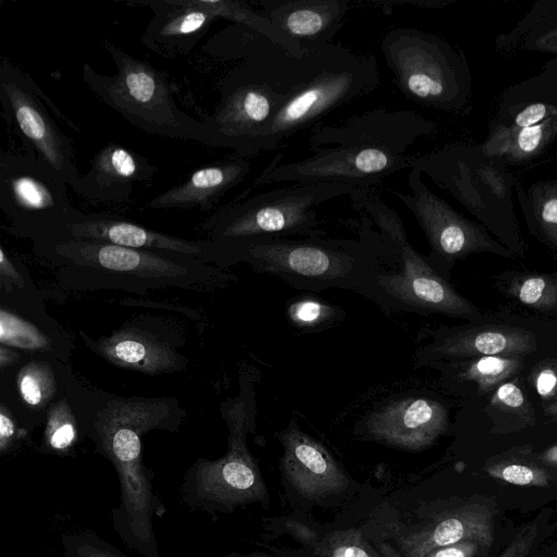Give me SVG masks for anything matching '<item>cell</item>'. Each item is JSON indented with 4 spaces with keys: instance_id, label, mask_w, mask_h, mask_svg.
<instances>
[{
    "instance_id": "obj_1",
    "label": "cell",
    "mask_w": 557,
    "mask_h": 557,
    "mask_svg": "<svg viewBox=\"0 0 557 557\" xmlns=\"http://www.w3.org/2000/svg\"><path fill=\"white\" fill-rule=\"evenodd\" d=\"M437 124L412 110L377 108L354 115L337 125L311 128V154L280 163L277 154L255 181L272 183H335L371 188L385 177L411 169L417 154L410 147L437 132Z\"/></svg>"
},
{
    "instance_id": "obj_2",
    "label": "cell",
    "mask_w": 557,
    "mask_h": 557,
    "mask_svg": "<svg viewBox=\"0 0 557 557\" xmlns=\"http://www.w3.org/2000/svg\"><path fill=\"white\" fill-rule=\"evenodd\" d=\"M248 44L239 51L243 61L220 81V99L202 120L210 147L227 148L247 159L256 156L261 134L301 77V60L256 33Z\"/></svg>"
},
{
    "instance_id": "obj_3",
    "label": "cell",
    "mask_w": 557,
    "mask_h": 557,
    "mask_svg": "<svg viewBox=\"0 0 557 557\" xmlns=\"http://www.w3.org/2000/svg\"><path fill=\"white\" fill-rule=\"evenodd\" d=\"M232 264L281 277L298 289L344 288L375 300V275L382 244L370 238L324 239L270 237L224 242Z\"/></svg>"
},
{
    "instance_id": "obj_4",
    "label": "cell",
    "mask_w": 557,
    "mask_h": 557,
    "mask_svg": "<svg viewBox=\"0 0 557 557\" xmlns=\"http://www.w3.org/2000/svg\"><path fill=\"white\" fill-rule=\"evenodd\" d=\"M380 71L373 54L330 44L301 59V77L261 134L256 154L284 148L286 143L319 124L329 113L374 91Z\"/></svg>"
},
{
    "instance_id": "obj_5",
    "label": "cell",
    "mask_w": 557,
    "mask_h": 557,
    "mask_svg": "<svg viewBox=\"0 0 557 557\" xmlns=\"http://www.w3.org/2000/svg\"><path fill=\"white\" fill-rule=\"evenodd\" d=\"M412 168L446 190L513 255L522 257L525 243L515 213L513 170L486 154L480 144L453 143L417 154Z\"/></svg>"
},
{
    "instance_id": "obj_6",
    "label": "cell",
    "mask_w": 557,
    "mask_h": 557,
    "mask_svg": "<svg viewBox=\"0 0 557 557\" xmlns=\"http://www.w3.org/2000/svg\"><path fill=\"white\" fill-rule=\"evenodd\" d=\"M349 197L352 207L377 227L383 249L391 252L399 264L396 272L377 271V302L419 313L478 318L476 307L436 272L426 256L411 246L400 216L372 188H357Z\"/></svg>"
},
{
    "instance_id": "obj_7",
    "label": "cell",
    "mask_w": 557,
    "mask_h": 557,
    "mask_svg": "<svg viewBox=\"0 0 557 557\" xmlns=\"http://www.w3.org/2000/svg\"><path fill=\"white\" fill-rule=\"evenodd\" d=\"M103 47L115 64V74H101L87 62L82 67L84 82L98 99L148 134L210 146L203 121L178 108L165 72L109 40Z\"/></svg>"
},
{
    "instance_id": "obj_8",
    "label": "cell",
    "mask_w": 557,
    "mask_h": 557,
    "mask_svg": "<svg viewBox=\"0 0 557 557\" xmlns=\"http://www.w3.org/2000/svg\"><path fill=\"white\" fill-rule=\"evenodd\" d=\"M380 48L407 99L449 114L470 110L472 76L460 49L433 33L412 27L389 29Z\"/></svg>"
},
{
    "instance_id": "obj_9",
    "label": "cell",
    "mask_w": 557,
    "mask_h": 557,
    "mask_svg": "<svg viewBox=\"0 0 557 557\" xmlns=\"http://www.w3.org/2000/svg\"><path fill=\"white\" fill-rule=\"evenodd\" d=\"M45 255L64 267L95 271L113 277V283L132 287L176 286L207 288L225 283L231 275L198 259L147 249L123 247L110 243L62 237L38 243Z\"/></svg>"
},
{
    "instance_id": "obj_10",
    "label": "cell",
    "mask_w": 557,
    "mask_h": 557,
    "mask_svg": "<svg viewBox=\"0 0 557 557\" xmlns=\"http://www.w3.org/2000/svg\"><path fill=\"white\" fill-rule=\"evenodd\" d=\"M354 186L335 183L293 184L263 191L218 210L202 228L210 240L224 243L252 238L304 236L321 237L315 207L342 195Z\"/></svg>"
},
{
    "instance_id": "obj_11",
    "label": "cell",
    "mask_w": 557,
    "mask_h": 557,
    "mask_svg": "<svg viewBox=\"0 0 557 557\" xmlns=\"http://www.w3.org/2000/svg\"><path fill=\"white\" fill-rule=\"evenodd\" d=\"M221 410L230 430L226 454L216 460L198 458L182 484L185 503L210 512L232 509L267 496L257 463L246 444L256 418L250 381L242 379L239 395L224 401Z\"/></svg>"
},
{
    "instance_id": "obj_12",
    "label": "cell",
    "mask_w": 557,
    "mask_h": 557,
    "mask_svg": "<svg viewBox=\"0 0 557 557\" xmlns=\"http://www.w3.org/2000/svg\"><path fill=\"white\" fill-rule=\"evenodd\" d=\"M149 432L135 418L112 421L95 433L98 449L116 470L120 503L112 510V524L123 543L143 557H159L153 517L165 507L154 493L148 469L141 460V436Z\"/></svg>"
},
{
    "instance_id": "obj_13",
    "label": "cell",
    "mask_w": 557,
    "mask_h": 557,
    "mask_svg": "<svg viewBox=\"0 0 557 557\" xmlns=\"http://www.w3.org/2000/svg\"><path fill=\"white\" fill-rule=\"evenodd\" d=\"M0 208L12 231L37 244L64 237L78 211L63 180L26 151L0 153Z\"/></svg>"
},
{
    "instance_id": "obj_14",
    "label": "cell",
    "mask_w": 557,
    "mask_h": 557,
    "mask_svg": "<svg viewBox=\"0 0 557 557\" xmlns=\"http://www.w3.org/2000/svg\"><path fill=\"white\" fill-rule=\"evenodd\" d=\"M2 116L16 133L25 151L53 170L74 188L79 178L71 138L50 115L33 77L10 58L0 59Z\"/></svg>"
},
{
    "instance_id": "obj_15",
    "label": "cell",
    "mask_w": 557,
    "mask_h": 557,
    "mask_svg": "<svg viewBox=\"0 0 557 557\" xmlns=\"http://www.w3.org/2000/svg\"><path fill=\"white\" fill-rule=\"evenodd\" d=\"M422 175L419 169H409V193L393 190L392 194L419 223L430 245L428 260L437 273L446 278L456 261L474 253L515 258L484 226L466 218L434 194Z\"/></svg>"
},
{
    "instance_id": "obj_16",
    "label": "cell",
    "mask_w": 557,
    "mask_h": 557,
    "mask_svg": "<svg viewBox=\"0 0 557 557\" xmlns=\"http://www.w3.org/2000/svg\"><path fill=\"white\" fill-rule=\"evenodd\" d=\"M65 237L110 243L123 247L173 252L191 257L219 268L231 265L226 243L188 240L164 234L109 213L78 210L67 226Z\"/></svg>"
},
{
    "instance_id": "obj_17",
    "label": "cell",
    "mask_w": 557,
    "mask_h": 557,
    "mask_svg": "<svg viewBox=\"0 0 557 557\" xmlns=\"http://www.w3.org/2000/svg\"><path fill=\"white\" fill-rule=\"evenodd\" d=\"M278 39V48L301 60L332 44L343 27L351 0H270L261 2Z\"/></svg>"
},
{
    "instance_id": "obj_18",
    "label": "cell",
    "mask_w": 557,
    "mask_h": 557,
    "mask_svg": "<svg viewBox=\"0 0 557 557\" xmlns=\"http://www.w3.org/2000/svg\"><path fill=\"white\" fill-rule=\"evenodd\" d=\"M363 430L374 440L405 449L431 445L448 425L446 407L425 396H408L382 405L363 419Z\"/></svg>"
},
{
    "instance_id": "obj_19",
    "label": "cell",
    "mask_w": 557,
    "mask_h": 557,
    "mask_svg": "<svg viewBox=\"0 0 557 557\" xmlns=\"http://www.w3.org/2000/svg\"><path fill=\"white\" fill-rule=\"evenodd\" d=\"M429 336L417 352L419 363L428 366L484 356L519 357L537 347L532 333L508 325L441 329Z\"/></svg>"
},
{
    "instance_id": "obj_20",
    "label": "cell",
    "mask_w": 557,
    "mask_h": 557,
    "mask_svg": "<svg viewBox=\"0 0 557 557\" xmlns=\"http://www.w3.org/2000/svg\"><path fill=\"white\" fill-rule=\"evenodd\" d=\"M126 4L149 7L153 13L140 40L164 58L186 55L219 17L206 0H136Z\"/></svg>"
},
{
    "instance_id": "obj_21",
    "label": "cell",
    "mask_w": 557,
    "mask_h": 557,
    "mask_svg": "<svg viewBox=\"0 0 557 557\" xmlns=\"http://www.w3.org/2000/svg\"><path fill=\"white\" fill-rule=\"evenodd\" d=\"M156 173L147 157L109 143L92 157L73 190L92 203H122L131 199L136 185L148 184Z\"/></svg>"
},
{
    "instance_id": "obj_22",
    "label": "cell",
    "mask_w": 557,
    "mask_h": 557,
    "mask_svg": "<svg viewBox=\"0 0 557 557\" xmlns=\"http://www.w3.org/2000/svg\"><path fill=\"white\" fill-rule=\"evenodd\" d=\"M282 468L289 483L307 497H320L347 486V478L330 453L290 420L278 433Z\"/></svg>"
},
{
    "instance_id": "obj_23",
    "label": "cell",
    "mask_w": 557,
    "mask_h": 557,
    "mask_svg": "<svg viewBox=\"0 0 557 557\" xmlns=\"http://www.w3.org/2000/svg\"><path fill=\"white\" fill-rule=\"evenodd\" d=\"M247 158L236 156L193 171L186 180L162 191L148 202L151 209L209 211L250 173Z\"/></svg>"
},
{
    "instance_id": "obj_24",
    "label": "cell",
    "mask_w": 557,
    "mask_h": 557,
    "mask_svg": "<svg viewBox=\"0 0 557 557\" xmlns=\"http://www.w3.org/2000/svg\"><path fill=\"white\" fill-rule=\"evenodd\" d=\"M89 346L112 364L146 374L173 372L186 362L172 344L136 326L121 327Z\"/></svg>"
},
{
    "instance_id": "obj_25",
    "label": "cell",
    "mask_w": 557,
    "mask_h": 557,
    "mask_svg": "<svg viewBox=\"0 0 557 557\" xmlns=\"http://www.w3.org/2000/svg\"><path fill=\"white\" fill-rule=\"evenodd\" d=\"M482 150L509 169L522 168L540 160L557 143V116L542 123L517 127L488 122Z\"/></svg>"
},
{
    "instance_id": "obj_26",
    "label": "cell",
    "mask_w": 557,
    "mask_h": 557,
    "mask_svg": "<svg viewBox=\"0 0 557 557\" xmlns=\"http://www.w3.org/2000/svg\"><path fill=\"white\" fill-rule=\"evenodd\" d=\"M462 541H474L484 549L490 548L493 542V513L488 506L466 505L443 518L418 539L416 557Z\"/></svg>"
},
{
    "instance_id": "obj_27",
    "label": "cell",
    "mask_w": 557,
    "mask_h": 557,
    "mask_svg": "<svg viewBox=\"0 0 557 557\" xmlns=\"http://www.w3.org/2000/svg\"><path fill=\"white\" fill-rule=\"evenodd\" d=\"M495 48L504 54H557V0L535 1L510 29L496 36Z\"/></svg>"
},
{
    "instance_id": "obj_28",
    "label": "cell",
    "mask_w": 557,
    "mask_h": 557,
    "mask_svg": "<svg viewBox=\"0 0 557 557\" xmlns=\"http://www.w3.org/2000/svg\"><path fill=\"white\" fill-rule=\"evenodd\" d=\"M515 194L530 233L557 251V180H540L527 187L517 180Z\"/></svg>"
},
{
    "instance_id": "obj_29",
    "label": "cell",
    "mask_w": 557,
    "mask_h": 557,
    "mask_svg": "<svg viewBox=\"0 0 557 557\" xmlns=\"http://www.w3.org/2000/svg\"><path fill=\"white\" fill-rule=\"evenodd\" d=\"M451 366L461 382H473L480 394L494 392L521 368L519 357L484 356L458 360Z\"/></svg>"
},
{
    "instance_id": "obj_30",
    "label": "cell",
    "mask_w": 557,
    "mask_h": 557,
    "mask_svg": "<svg viewBox=\"0 0 557 557\" xmlns=\"http://www.w3.org/2000/svg\"><path fill=\"white\" fill-rule=\"evenodd\" d=\"M486 410L498 431H513L534 422L532 406L513 381L503 383L493 392Z\"/></svg>"
},
{
    "instance_id": "obj_31",
    "label": "cell",
    "mask_w": 557,
    "mask_h": 557,
    "mask_svg": "<svg viewBox=\"0 0 557 557\" xmlns=\"http://www.w3.org/2000/svg\"><path fill=\"white\" fill-rule=\"evenodd\" d=\"M18 394L28 407L41 409L55 394L57 384L51 368L41 361H30L16 377Z\"/></svg>"
},
{
    "instance_id": "obj_32",
    "label": "cell",
    "mask_w": 557,
    "mask_h": 557,
    "mask_svg": "<svg viewBox=\"0 0 557 557\" xmlns=\"http://www.w3.org/2000/svg\"><path fill=\"white\" fill-rule=\"evenodd\" d=\"M508 293L521 304L540 310L557 308V280L547 274H522L515 277Z\"/></svg>"
},
{
    "instance_id": "obj_33",
    "label": "cell",
    "mask_w": 557,
    "mask_h": 557,
    "mask_svg": "<svg viewBox=\"0 0 557 557\" xmlns=\"http://www.w3.org/2000/svg\"><path fill=\"white\" fill-rule=\"evenodd\" d=\"M219 18L228 20L235 25L250 29L278 47V39L269 18L250 8L246 2L231 0H206Z\"/></svg>"
},
{
    "instance_id": "obj_34",
    "label": "cell",
    "mask_w": 557,
    "mask_h": 557,
    "mask_svg": "<svg viewBox=\"0 0 557 557\" xmlns=\"http://www.w3.org/2000/svg\"><path fill=\"white\" fill-rule=\"evenodd\" d=\"M290 323L306 331H317L343 319V311L327 302L312 297H301L287 307Z\"/></svg>"
},
{
    "instance_id": "obj_35",
    "label": "cell",
    "mask_w": 557,
    "mask_h": 557,
    "mask_svg": "<svg viewBox=\"0 0 557 557\" xmlns=\"http://www.w3.org/2000/svg\"><path fill=\"white\" fill-rule=\"evenodd\" d=\"M44 440L54 453L67 451L77 441L76 421L65 399L49 408Z\"/></svg>"
},
{
    "instance_id": "obj_36",
    "label": "cell",
    "mask_w": 557,
    "mask_h": 557,
    "mask_svg": "<svg viewBox=\"0 0 557 557\" xmlns=\"http://www.w3.org/2000/svg\"><path fill=\"white\" fill-rule=\"evenodd\" d=\"M507 99H546L557 103V59L547 61L542 71L505 89Z\"/></svg>"
},
{
    "instance_id": "obj_37",
    "label": "cell",
    "mask_w": 557,
    "mask_h": 557,
    "mask_svg": "<svg viewBox=\"0 0 557 557\" xmlns=\"http://www.w3.org/2000/svg\"><path fill=\"white\" fill-rule=\"evenodd\" d=\"M0 329L1 344L5 346L27 350H45L49 347L47 338L36 326L3 308L1 309Z\"/></svg>"
},
{
    "instance_id": "obj_38",
    "label": "cell",
    "mask_w": 557,
    "mask_h": 557,
    "mask_svg": "<svg viewBox=\"0 0 557 557\" xmlns=\"http://www.w3.org/2000/svg\"><path fill=\"white\" fill-rule=\"evenodd\" d=\"M62 545L65 557H128L91 531L64 535Z\"/></svg>"
},
{
    "instance_id": "obj_39",
    "label": "cell",
    "mask_w": 557,
    "mask_h": 557,
    "mask_svg": "<svg viewBox=\"0 0 557 557\" xmlns=\"http://www.w3.org/2000/svg\"><path fill=\"white\" fill-rule=\"evenodd\" d=\"M487 472L516 485H545L547 475L541 469L518 462H502L487 468Z\"/></svg>"
},
{
    "instance_id": "obj_40",
    "label": "cell",
    "mask_w": 557,
    "mask_h": 557,
    "mask_svg": "<svg viewBox=\"0 0 557 557\" xmlns=\"http://www.w3.org/2000/svg\"><path fill=\"white\" fill-rule=\"evenodd\" d=\"M532 383L542 399L555 401L557 399V364H541L533 372Z\"/></svg>"
},
{
    "instance_id": "obj_41",
    "label": "cell",
    "mask_w": 557,
    "mask_h": 557,
    "mask_svg": "<svg viewBox=\"0 0 557 557\" xmlns=\"http://www.w3.org/2000/svg\"><path fill=\"white\" fill-rule=\"evenodd\" d=\"M536 534V524L527 527L515 537V540L508 545L506 550H504L499 557H525L534 542Z\"/></svg>"
},
{
    "instance_id": "obj_42",
    "label": "cell",
    "mask_w": 557,
    "mask_h": 557,
    "mask_svg": "<svg viewBox=\"0 0 557 557\" xmlns=\"http://www.w3.org/2000/svg\"><path fill=\"white\" fill-rule=\"evenodd\" d=\"M362 2H367L368 4H372L374 7H380L385 13H389V10L395 5H414L419 8H444L450 3L453 0H362Z\"/></svg>"
},
{
    "instance_id": "obj_43",
    "label": "cell",
    "mask_w": 557,
    "mask_h": 557,
    "mask_svg": "<svg viewBox=\"0 0 557 557\" xmlns=\"http://www.w3.org/2000/svg\"><path fill=\"white\" fill-rule=\"evenodd\" d=\"M9 413L2 405L0 410V451L2 454L10 450L18 436L17 428Z\"/></svg>"
},
{
    "instance_id": "obj_44",
    "label": "cell",
    "mask_w": 557,
    "mask_h": 557,
    "mask_svg": "<svg viewBox=\"0 0 557 557\" xmlns=\"http://www.w3.org/2000/svg\"><path fill=\"white\" fill-rule=\"evenodd\" d=\"M479 546L484 549V547L474 541H462L453 545L440 547V549L435 550L431 557H472Z\"/></svg>"
},
{
    "instance_id": "obj_45",
    "label": "cell",
    "mask_w": 557,
    "mask_h": 557,
    "mask_svg": "<svg viewBox=\"0 0 557 557\" xmlns=\"http://www.w3.org/2000/svg\"><path fill=\"white\" fill-rule=\"evenodd\" d=\"M0 251V272L2 277H7L12 283H15L16 285L20 284V286H23L24 281L22 276L17 272L15 265L12 263L10 258L7 256L3 247H1Z\"/></svg>"
},
{
    "instance_id": "obj_46",
    "label": "cell",
    "mask_w": 557,
    "mask_h": 557,
    "mask_svg": "<svg viewBox=\"0 0 557 557\" xmlns=\"http://www.w3.org/2000/svg\"><path fill=\"white\" fill-rule=\"evenodd\" d=\"M334 557H370L369 554L357 545H345L334 552Z\"/></svg>"
},
{
    "instance_id": "obj_47",
    "label": "cell",
    "mask_w": 557,
    "mask_h": 557,
    "mask_svg": "<svg viewBox=\"0 0 557 557\" xmlns=\"http://www.w3.org/2000/svg\"><path fill=\"white\" fill-rule=\"evenodd\" d=\"M0 363L1 369L3 370L7 366H11L18 359V354L9 349L5 345L1 344L0 348Z\"/></svg>"
},
{
    "instance_id": "obj_48",
    "label": "cell",
    "mask_w": 557,
    "mask_h": 557,
    "mask_svg": "<svg viewBox=\"0 0 557 557\" xmlns=\"http://www.w3.org/2000/svg\"><path fill=\"white\" fill-rule=\"evenodd\" d=\"M543 459L550 463H557V445L546 450L543 455Z\"/></svg>"
},
{
    "instance_id": "obj_49",
    "label": "cell",
    "mask_w": 557,
    "mask_h": 557,
    "mask_svg": "<svg viewBox=\"0 0 557 557\" xmlns=\"http://www.w3.org/2000/svg\"><path fill=\"white\" fill-rule=\"evenodd\" d=\"M545 413L548 416L557 417V399L546 407Z\"/></svg>"
}]
</instances>
